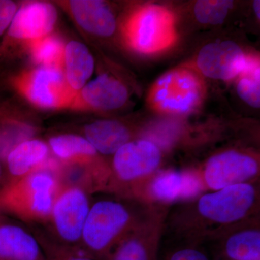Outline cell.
I'll use <instances>...</instances> for the list:
<instances>
[{"instance_id": "obj_1", "label": "cell", "mask_w": 260, "mask_h": 260, "mask_svg": "<svg viewBox=\"0 0 260 260\" xmlns=\"http://www.w3.org/2000/svg\"><path fill=\"white\" fill-rule=\"evenodd\" d=\"M259 198L257 181L202 194L167 214L164 229L172 230L182 242H213L228 229L257 217Z\"/></svg>"}, {"instance_id": "obj_2", "label": "cell", "mask_w": 260, "mask_h": 260, "mask_svg": "<svg viewBox=\"0 0 260 260\" xmlns=\"http://www.w3.org/2000/svg\"><path fill=\"white\" fill-rule=\"evenodd\" d=\"M155 205L126 198L93 202L84 225L80 249L93 259L106 260L116 245L150 215Z\"/></svg>"}, {"instance_id": "obj_3", "label": "cell", "mask_w": 260, "mask_h": 260, "mask_svg": "<svg viewBox=\"0 0 260 260\" xmlns=\"http://www.w3.org/2000/svg\"><path fill=\"white\" fill-rule=\"evenodd\" d=\"M61 162L50 157L37 171L0 188V214L31 226L47 223L61 185Z\"/></svg>"}, {"instance_id": "obj_4", "label": "cell", "mask_w": 260, "mask_h": 260, "mask_svg": "<svg viewBox=\"0 0 260 260\" xmlns=\"http://www.w3.org/2000/svg\"><path fill=\"white\" fill-rule=\"evenodd\" d=\"M57 10L46 2L30 1L18 6L9 28L0 41V65L10 62L31 43L52 34Z\"/></svg>"}, {"instance_id": "obj_5", "label": "cell", "mask_w": 260, "mask_h": 260, "mask_svg": "<svg viewBox=\"0 0 260 260\" xmlns=\"http://www.w3.org/2000/svg\"><path fill=\"white\" fill-rule=\"evenodd\" d=\"M90 191L74 184H61L47 223L43 229L55 242L79 247L91 200Z\"/></svg>"}, {"instance_id": "obj_6", "label": "cell", "mask_w": 260, "mask_h": 260, "mask_svg": "<svg viewBox=\"0 0 260 260\" xmlns=\"http://www.w3.org/2000/svg\"><path fill=\"white\" fill-rule=\"evenodd\" d=\"M9 83L34 107L47 110L70 109L76 95L67 83L63 70L57 68L23 70L13 75Z\"/></svg>"}, {"instance_id": "obj_7", "label": "cell", "mask_w": 260, "mask_h": 260, "mask_svg": "<svg viewBox=\"0 0 260 260\" xmlns=\"http://www.w3.org/2000/svg\"><path fill=\"white\" fill-rule=\"evenodd\" d=\"M124 35L130 47L140 53L162 50L175 39L174 18L165 8L147 5L130 15L124 25Z\"/></svg>"}, {"instance_id": "obj_8", "label": "cell", "mask_w": 260, "mask_h": 260, "mask_svg": "<svg viewBox=\"0 0 260 260\" xmlns=\"http://www.w3.org/2000/svg\"><path fill=\"white\" fill-rule=\"evenodd\" d=\"M113 155L109 179L114 186L142 185L161 164L160 148L148 140H131Z\"/></svg>"}, {"instance_id": "obj_9", "label": "cell", "mask_w": 260, "mask_h": 260, "mask_svg": "<svg viewBox=\"0 0 260 260\" xmlns=\"http://www.w3.org/2000/svg\"><path fill=\"white\" fill-rule=\"evenodd\" d=\"M203 83L198 75L186 70L169 72L153 85L150 101L154 107L170 114H185L200 104Z\"/></svg>"}, {"instance_id": "obj_10", "label": "cell", "mask_w": 260, "mask_h": 260, "mask_svg": "<svg viewBox=\"0 0 260 260\" xmlns=\"http://www.w3.org/2000/svg\"><path fill=\"white\" fill-rule=\"evenodd\" d=\"M259 162L252 155L228 150L213 155L205 164L200 179L205 189L220 190L227 186L257 181Z\"/></svg>"}, {"instance_id": "obj_11", "label": "cell", "mask_w": 260, "mask_h": 260, "mask_svg": "<svg viewBox=\"0 0 260 260\" xmlns=\"http://www.w3.org/2000/svg\"><path fill=\"white\" fill-rule=\"evenodd\" d=\"M167 214L166 205H155L150 215L116 245L106 260H158Z\"/></svg>"}, {"instance_id": "obj_12", "label": "cell", "mask_w": 260, "mask_h": 260, "mask_svg": "<svg viewBox=\"0 0 260 260\" xmlns=\"http://www.w3.org/2000/svg\"><path fill=\"white\" fill-rule=\"evenodd\" d=\"M146 181L145 191L148 199L153 204L166 206L194 199L205 189L200 174L193 172L164 171Z\"/></svg>"}, {"instance_id": "obj_13", "label": "cell", "mask_w": 260, "mask_h": 260, "mask_svg": "<svg viewBox=\"0 0 260 260\" xmlns=\"http://www.w3.org/2000/svg\"><path fill=\"white\" fill-rule=\"evenodd\" d=\"M128 99V90L120 80L102 74L77 92L70 109L77 112H104L119 109Z\"/></svg>"}, {"instance_id": "obj_14", "label": "cell", "mask_w": 260, "mask_h": 260, "mask_svg": "<svg viewBox=\"0 0 260 260\" xmlns=\"http://www.w3.org/2000/svg\"><path fill=\"white\" fill-rule=\"evenodd\" d=\"M246 59L247 56L236 43L223 41L210 43L202 48L197 64L208 78L228 80L240 74Z\"/></svg>"}, {"instance_id": "obj_15", "label": "cell", "mask_w": 260, "mask_h": 260, "mask_svg": "<svg viewBox=\"0 0 260 260\" xmlns=\"http://www.w3.org/2000/svg\"><path fill=\"white\" fill-rule=\"evenodd\" d=\"M213 242L223 260H260L259 216L228 229Z\"/></svg>"}, {"instance_id": "obj_16", "label": "cell", "mask_w": 260, "mask_h": 260, "mask_svg": "<svg viewBox=\"0 0 260 260\" xmlns=\"http://www.w3.org/2000/svg\"><path fill=\"white\" fill-rule=\"evenodd\" d=\"M0 260H47L40 242L29 228L0 214Z\"/></svg>"}, {"instance_id": "obj_17", "label": "cell", "mask_w": 260, "mask_h": 260, "mask_svg": "<svg viewBox=\"0 0 260 260\" xmlns=\"http://www.w3.org/2000/svg\"><path fill=\"white\" fill-rule=\"evenodd\" d=\"M59 5L83 31L100 37H111L115 32V17L104 2L71 0L60 2Z\"/></svg>"}, {"instance_id": "obj_18", "label": "cell", "mask_w": 260, "mask_h": 260, "mask_svg": "<svg viewBox=\"0 0 260 260\" xmlns=\"http://www.w3.org/2000/svg\"><path fill=\"white\" fill-rule=\"evenodd\" d=\"M49 145L32 138L15 147L5 158V181L16 180L42 167L51 157Z\"/></svg>"}, {"instance_id": "obj_19", "label": "cell", "mask_w": 260, "mask_h": 260, "mask_svg": "<svg viewBox=\"0 0 260 260\" xmlns=\"http://www.w3.org/2000/svg\"><path fill=\"white\" fill-rule=\"evenodd\" d=\"M47 143L51 153L62 165L90 167L102 164L99 153L83 135H54Z\"/></svg>"}, {"instance_id": "obj_20", "label": "cell", "mask_w": 260, "mask_h": 260, "mask_svg": "<svg viewBox=\"0 0 260 260\" xmlns=\"http://www.w3.org/2000/svg\"><path fill=\"white\" fill-rule=\"evenodd\" d=\"M84 138H86L98 153L110 155L121 147L131 141V132L120 121L102 119L84 126Z\"/></svg>"}, {"instance_id": "obj_21", "label": "cell", "mask_w": 260, "mask_h": 260, "mask_svg": "<svg viewBox=\"0 0 260 260\" xmlns=\"http://www.w3.org/2000/svg\"><path fill=\"white\" fill-rule=\"evenodd\" d=\"M95 61L88 47L78 41L65 45L63 72L68 85L77 93L93 75Z\"/></svg>"}, {"instance_id": "obj_22", "label": "cell", "mask_w": 260, "mask_h": 260, "mask_svg": "<svg viewBox=\"0 0 260 260\" xmlns=\"http://www.w3.org/2000/svg\"><path fill=\"white\" fill-rule=\"evenodd\" d=\"M36 127L12 112L6 106L0 105V161L4 162L15 147L34 138Z\"/></svg>"}, {"instance_id": "obj_23", "label": "cell", "mask_w": 260, "mask_h": 260, "mask_svg": "<svg viewBox=\"0 0 260 260\" xmlns=\"http://www.w3.org/2000/svg\"><path fill=\"white\" fill-rule=\"evenodd\" d=\"M64 49L65 44L61 38L51 34L31 43L25 51L39 67L63 70Z\"/></svg>"}, {"instance_id": "obj_24", "label": "cell", "mask_w": 260, "mask_h": 260, "mask_svg": "<svg viewBox=\"0 0 260 260\" xmlns=\"http://www.w3.org/2000/svg\"><path fill=\"white\" fill-rule=\"evenodd\" d=\"M237 83L239 97L251 107L260 106V68L259 59L247 56L245 67Z\"/></svg>"}, {"instance_id": "obj_25", "label": "cell", "mask_w": 260, "mask_h": 260, "mask_svg": "<svg viewBox=\"0 0 260 260\" xmlns=\"http://www.w3.org/2000/svg\"><path fill=\"white\" fill-rule=\"evenodd\" d=\"M31 230L40 242L47 260H96L79 247L63 245L55 242L41 228L32 226Z\"/></svg>"}, {"instance_id": "obj_26", "label": "cell", "mask_w": 260, "mask_h": 260, "mask_svg": "<svg viewBox=\"0 0 260 260\" xmlns=\"http://www.w3.org/2000/svg\"><path fill=\"white\" fill-rule=\"evenodd\" d=\"M233 5V1L200 0L194 5L195 17L200 23L218 25L223 23Z\"/></svg>"}, {"instance_id": "obj_27", "label": "cell", "mask_w": 260, "mask_h": 260, "mask_svg": "<svg viewBox=\"0 0 260 260\" xmlns=\"http://www.w3.org/2000/svg\"><path fill=\"white\" fill-rule=\"evenodd\" d=\"M164 260H211L200 244L182 242L168 253Z\"/></svg>"}, {"instance_id": "obj_28", "label": "cell", "mask_w": 260, "mask_h": 260, "mask_svg": "<svg viewBox=\"0 0 260 260\" xmlns=\"http://www.w3.org/2000/svg\"><path fill=\"white\" fill-rule=\"evenodd\" d=\"M18 6L11 0H0V41L9 28Z\"/></svg>"}, {"instance_id": "obj_29", "label": "cell", "mask_w": 260, "mask_h": 260, "mask_svg": "<svg viewBox=\"0 0 260 260\" xmlns=\"http://www.w3.org/2000/svg\"><path fill=\"white\" fill-rule=\"evenodd\" d=\"M253 8H254V12L258 19L260 18V2L259 0H256L253 3Z\"/></svg>"}, {"instance_id": "obj_30", "label": "cell", "mask_w": 260, "mask_h": 260, "mask_svg": "<svg viewBox=\"0 0 260 260\" xmlns=\"http://www.w3.org/2000/svg\"><path fill=\"white\" fill-rule=\"evenodd\" d=\"M5 182V172L3 170V162L0 161V188Z\"/></svg>"}]
</instances>
